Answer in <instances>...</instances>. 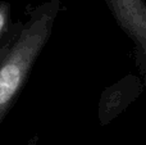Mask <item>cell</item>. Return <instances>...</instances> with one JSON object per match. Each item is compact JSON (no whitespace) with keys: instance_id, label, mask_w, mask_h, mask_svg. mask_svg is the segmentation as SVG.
<instances>
[{"instance_id":"cell-1","label":"cell","mask_w":146,"mask_h":145,"mask_svg":"<svg viewBox=\"0 0 146 145\" xmlns=\"http://www.w3.org/2000/svg\"><path fill=\"white\" fill-rule=\"evenodd\" d=\"M58 9L59 0H51L36 8L0 58V123L48 43Z\"/></svg>"},{"instance_id":"cell-2","label":"cell","mask_w":146,"mask_h":145,"mask_svg":"<svg viewBox=\"0 0 146 145\" xmlns=\"http://www.w3.org/2000/svg\"><path fill=\"white\" fill-rule=\"evenodd\" d=\"M10 23V5L5 1L0 3V40L7 33Z\"/></svg>"}]
</instances>
